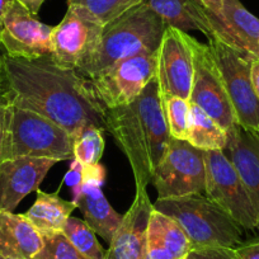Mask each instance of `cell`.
<instances>
[{"label":"cell","mask_w":259,"mask_h":259,"mask_svg":"<svg viewBox=\"0 0 259 259\" xmlns=\"http://www.w3.org/2000/svg\"><path fill=\"white\" fill-rule=\"evenodd\" d=\"M0 94L6 103L51 119L74 139L88 126L107 131V109L91 81L52 55L29 60L0 51Z\"/></svg>","instance_id":"6da1fadb"},{"label":"cell","mask_w":259,"mask_h":259,"mask_svg":"<svg viewBox=\"0 0 259 259\" xmlns=\"http://www.w3.org/2000/svg\"><path fill=\"white\" fill-rule=\"evenodd\" d=\"M106 124L128 160L135 187L146 188L170 140L158 79L154 78L133 103L107 109Z\"/></svg>","instance_id":"7a4b0ae2"},{"label":"cell","mask_w":259,"mask_h":259,"mask_svg":"<svg viewBox=\"0 0 259 259\" xmlns=\"http://www.w3.org/2000/svg\"><path fill=\"white\" fill-rule=\"evenodd\" d=\"M165 28L163 19L141 3L103 27L96 50L76 71L89 79L121 60L158 51Z\"/></svg>","instance_id":"3957f363"},{"label":"cell","mask_w":259,"mask_h":259,"mask_svg":"<svg viewBox=\"0 0 259 259\" xmlns=\"http://www.w3.org/2000/svg\"><path fill=\"white\" fill-rule=\"evenodd\" d=\"M153 206L181 225L192 249L236 248L243 243L244 229L205 196L158 198Z\"/></svg>","instance_id":"277c9868"},{"label":"cell","mask_w":259,"mask_h":259,"mask_svg":"<svg viewBox=\"0 0 259 259\" xmlns=\"http://www.w3.org/2000/svg\"><path fill=\"white\" fill-rule=\"evenodd\" d=\"M74 141L66 130L51 119L8 104L4 160L18 156L73 160Z\"/></svg>","instance_id":"5b68a950"},{"label":"cell","mask_w":259,"mask_h":259,"mask_svg":"<svg viewBox=\"0 0 259 259\" xmlns=\"http://www.w3.org/2000/svg\"><path fill=\"white\" fill-rule=\"evenodd\" d=\"M158 198L206 194L205 151L170 138L168 150L151 177Z\"/></svg>","instance_id":"8992f818"},{"label":"cell","mask_w":259,"mask_h":259,"mask_svg":"<svg viewBox=\"0 0 259 259\" xmlns=\"http://www.w3.org/2000/svg\"><path fill=\"white\" fill-rule=\"evenodd\" d=\"M208 46L223 75L238 124L259 134V101L250 76L254 59L216 37L208 38Z\"/></svg>","instance_id":"52a82bcc"},{"label":"cell","mask_w":259,"mask_h":259,"mask_svg":"<svg viewBox=\"0 0 259 259\" xmlns=\"http://www.w3.org/2000/svg\"><path fill=\"white\" fill-rule=\"evenodd\" d=\"M158 51L121 60L88 80L106 109L133 103L156 78Z\"/></svg>","instance_id":"ba28073f"},{"label":"cell","mask_w":259,"mask_h":259,"mask_svg":"<svg viewBox=\"0 0 259 259\" xmlns=\"http://www.w3.org/2000/svg\"><path fill=\"white\" fill-rule=\"evenodd\" d=\"M206 197L244 230H256L258 216L248 191L230 159L224 150L205 151Z\"/></svg>","instance_id":"9c48e42d"},{"label":"cell","mask_w":259,"mask_h":259,"mask_svg":"<svg viewBox=\"0 0 259 259\" xmlns=\"http://www.w3.org/2000/svg\"><path fill=\"white\" fill-rule=\"evenodd\" d=\"M189 45L193 54V80L189 102L203 109L228 131L238 124V121L212 51L208 44L197 41L191 34Z\"/></svg>","instance_id":"30bf717a"},{"label":"cell","mask_w":259,"mask_h":259,"mask_svg":"<svg viewBox=\"0 0 259 259\" xmlns=\"http://www.w3.org/2000/svg\"><path fill=\"white\" fill-rule=\"evenodd\" d=\"M103 26L92 19L79 6L69 4L68 12L51 33L52 57L64 68H78L93 54Z\"/></svg>","instance_id":"8fae6325"},{"label":"cell","mask_w":259,"mask_h":259,"mask_svg":"<svg viewBox=\"0 0 259 259\" xmlns=\"http://www.w3.org/2000/svg\"><path fill=\"white\" fill-rule=\"evenodd\" d=\"M156 79L161 98L179 97L189 101L193 80V54L188 33L166 27L158 50Z\"/></svg>","instance_id":"7c38bea8"},{"label":"cell","mask_w":259,"mask_h":259,"mask_svg":"<svg viewBox=\"0 0 259 259\" xmlns=\"http://www.w3.org/2000/svg\"><path fill=\"white\" fill-rule=\"evenodd\" d=\"M54 27L42 23L14 0L4 18L0 46L8 56L38 59L52 54L51 33Z\"/></svg>","instance_id":"4fadbf2b"},{"label":"cell","mask_w":259,"mask_h":259,"mask_svg":"<svg viewBox=\"0 0 259 259\" xmlns=\"http://www.w3.org/2000/svg\"><path fill=\"white\" fill-rule=\"evenodd\" d=\"M56 159L18 156L0 163V210L13 212L26 196L39 189Z\"/></svg>","instance_id":"5bb4252c"},{"label":"cell","mask_w":259,"mask_h":259,"mask_svg":"<svg viewBox=\"0 0 259 259\" xmlns=\"http://www.w3.org/2000/svg\"><path fill=\"white\" fill-rule=\"evenodd\" d=\"M154 210L146 188H136L135 198L114 233L107 259H143L149 221Z\"/></svg>","instance_id":"9a60e30c"},{"label":"cell","mask_w":259,"mask_h":259,"mask_svg":"<svg viewBox=\"0 0 259 259\" xmlns=\"http://www.w3.org/2000/svg\"><path fill=\"white\" fill-rule=\"evenodd\" d=\"M218 19L213 37L253 59H259V18L251 14L240 0H223Z\"/></svg>","instance_id":"2e32d148"},{"label":"cell","mask_w":259,"mask_h":259,"mask_svg":"<svg viewBox=\"0 0 259 259\" xmlns=\"http://www.w3.org/2000/svg\"><path fill=\"white\" fill-rule=\"evenodd\" d=\"M228 134V144L224 149L238 170L258 216L259 231V134L235 124Z\"/></svg>","instance_id":"e0dca14e"},{"label":"cell","mask_w":259,"mask_h":259,"mask_svg":"<svg viewBox=\"0 0 259 259\" xmlns=\"http://www.w3.org/2000/svg\"><path fill=\"white\" fill-rule=\"evenodd\" d=\"M145 6L155 12L166 27L182 32H202L211 38L215 34L216 16L197 0H144Z\"/></svg>","instance_id":"ac0fdd59"},{"label":"cell","mask_w":259,"mask_h":259,"mask_svg":"<svg viewBox=\"0 0 259 259\" xmlns=\"http://www.w3.org/2000/svg\"><path fill=\"white\" fill-rule=\"evenodd\" d=\"M44 246V238L26 216L0 210V255L34 259Z\"/></svg>","instance_id":"d6986e66"},{"label":"cell","mask_w":259,"mask_h":259,"mask_svg":"<svg viewBox=\"0 0 259 259\" xmlns=\"http://www.w3.org/2000/svg\"><path fill=\"white\" fill-rule=\"evenodd\" d=\"M74 202L76 208L84 215V221L89 228L104 241L111 243L122 216L114 211L111 203L107 201L102 187L83 186L80 193L74 198Z\"/></svg>","instance_id":"ffe728a7"},{"label":"cell","mask_w":259,"mask_h":259,"mask_svg":"<svg viewBox=\"0 0 259 259\" xmlns=\"http://www.w3.org/2000/svg\"><path fill=\"white\" fill-rule=\"evenodd\" d=\"M36 192V201L23 215L42 236L62 231L71 212L76 208L75 202L64 200L57 192L46 193L41 189Z\"/></svg>","instance_id":"44dd1931"},{"label":"cell","mask_w":259,"mask_h":259,"mask_svg":"<svg viewBox=\"0 0 259 259\" xmlns=\"http://www.w3.org/2000/svg\"><path fill=\"white\" fill-rule=\"evenodd\" d=\"M186 141L203 151L224 150L228 144V134L203 109L189 102Z\"/></svg>","instance_id":"7402d4cb"},{"label":"cell","mask_w":259,"mask_h":259,"mask_svg":"<svg viewBox=\"0 0 259 259\" xmlns=\"http://www.w3.org/2000/svg\"><path fill=\"white\" fill-rule=\"evenodd\" d=\"M62 233L88 259H107V251L102 248L97 240L96 233L84 220L70 216L62 229Z\"/></svg>","instance_id":"603a6c76"},{"label":"cell","mask_w":259,"mask_h":259,"mask_svg":"<svg viewBox=\"0 0 259 259\" xmlns=\"http://www.w3.org/2000/svg\"><path fill=\"white\" fill-rule=\"evenodd\" d=\"M143 2L144 0H68V6H79L92 19L104 27L130 9L140 6Z\"/></svg>","instance_id":"cb8c5ba5"},{"label":"cell","mask_w":259,"mask_h":259,"mask_svg":"<svg viewBox=\"0 0 259 259\" xmlns=\"http://www.w3.org/2000/svg\"><path fill=\"white\" fill-rule=\"evenodd\" d=\"M101 128L88 126L74 141V159L81 165H96L99 163L104 150V139Z\"/></svg>","instance_id":"d4e9b609"},{"label":"cell","mask_w":259,"mask_h":259,"mask_svg":"<svg viewBox=\"0 0 259 259\" xmlns=\"http://www.w3.org/2000/svg\"><path fill=\"white\" fill-rule=\"evenodd\" d=\"M161 99H163L164 116L170 138L187 140L189 101L179 97H166Z\"/></svg>","instance_id":"484cf974"},{"label":"cell","mask_w":259,"mask_h":259,"mask_svg":"<svg viewBox=\"0 0 259 259\" xmlns=\"http://www.w3.org/2000/svg\"><path fill=\"white\" fill-rule=\"evenodd\" d=\"M42 238L44 246L34 259H88L69 241L62 231Z\"/></svg>","instance_id":"4316f807"},{"label":"cell","mask_w":259,"mask_h":259,"mask_svg":"<svg viewBox=\"0 0 259 259\" xmlns=\"http://www.w3.org/2000/svg\"><path fill=\"white\" fill-rule=\"evenodd\" d=\"M189 259H236L235 248L192 249Z\"/></svg>","instance_id":"83f0119b"},{"label":"cell","mask_w":259,"mask_h":259,"mask_svg":"<svg viewBox=\"0 0 259 259\" xmlns=\"http://www.w3.org/2000/svg\"><path fill=\"white\" fill-rule=\"evenodd\" d=\"M83 171V186L102 187L106 178V169L101 163L96 165H81Z\"/></svg>","instance_id":"f1b7e54d"},{"label":"cell","mask_w":259,"mask_h":259,"mask_svg":"<svg viewBox=\"0 0 259 259\" xmlns=\"http://www.w3.org/2000/svg\"><path fill=\"white\" fill-rule=\"evenodd\" d=\"M65 181L69 186L73 188L74 192V198L80 193L81 187H83V171H81V164L78 160L73 159V163H71L70 170L68 171L66 177H65Z\"/></svg>","instance_id":"f546056e"},{"label":"cell","mask_w":259,"mask_h":259,"mask_svg":"<svg viewBox=\"0 0 259 259\" xmlns=\"http://www.w3.org/2000/svg\"><path fill=\"white\" fill-rule=\"evenodd\" d=\"M7 121H8V104L0 94V163L4 161L7 141Z\"/></svg>","instance_id":"4dcf8cb0"},{"label":"cell","mask_w":259,"mask_h":259,"mask_svg":"<svg viewBox=\"0 0 259 259\" xmlns=\"http://www.w3.org/2000/svg\"><path fill=\"white\" fill-rule=\"evenodd\" d=\"M236 259H259V238L241 243L235 248Z\"/></svg>","instance_id":"1f68e13d"},{"label":"cell","mask_w":259,"mask_h":259,"mask_svg":"<svg viewBox=\"0 0 259 259\" xmlns=\"http://www.w3.org/2000/svg\"><path fill=\"white\" fill-rule=\"evenodd\" d=\"M250 76H251V85H253L254 93L259 101V59H254L251 61L250 68Z\"/></svg>","instance_id":"d6a6232c"},{"label":"cell","mask_w":259,"mask_h":259,"mask_svg":"<svg viewBox=\"0 0 259 259\" xmlns=\"http://www.w3.org/2000/svg\"><path fill=\"white\" fill-rule=\"evenodd\" d=\"M17 2H19L26 9H28L29 13L34 17H37L42 4L45 3V0H17Z\"/></svg>","instance_id":"836d02e7"},{"label":"cell","mask_w":259,"mask_h":259,"mask_svg":"<svg viewBox=\"0 0 259 259\" xmlns=\"http://www.w3.org/2000/svg\"><path fill=\"white\" fill-rule=\"evenodd\" d=\"M197 2H200L203 7H206V8H207L211 13L215 14L218 18L220 17L223 0H197Z\"/></svg>","instance_id":"e575fe53"},{"label":"cell","mask_w":259,"mask_h":259,"mask_svg":"<svg viewBox=\"0 0 259 259\" xmlns=\"http://www.w3.org/2000/svg\"><path fill=\"white\" fill-rule=\"evenodd\" d=\"M13 2L14 0H0V33L4 28V18H6Z\"/></svg>","instance_id":"d590c367"},{"label":"cell","mask_w":259,"mask_h":259,"mask_svg":"<svg viewBox=\"0 0 259 259\" xmlns=\"http://www.w3.org/2000/svg\"><path fill=\"white\" fill-rule=\"evenodd\" d=\"M0 259H17V258H7V256H2V255H0Z\"/></svg>","instance_id":"8d00e7d4"},{"label":"cell","mask_w":259,"mask_h":259,"mask_svg":"<svg viewBox=\"0 0 259 259\" xmlns=\"http://www.w3.org/2000/svg\"><path fill=\"white\" fill-rule=\"evenodd\" d=\"M187 259H189V256H188V258H187Z\"/></svg>","instance_id":"74e56055"}]
</instances>
